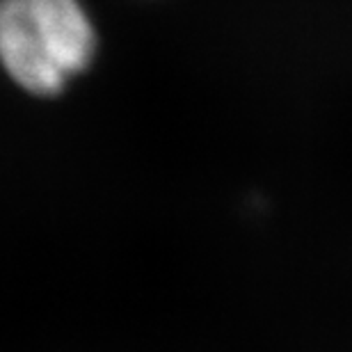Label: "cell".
<instances>
[{"instance_id": "6da1fadb", "label": "cell", "mask_w": 352, "mask_h": 352, "mask_svg": "<svg viewBox=\"0 0 352 352\" xmlns=\"http://www.w3.org/2000/svg\"><path fill=\"white\" fill-rule=\"evenodd\" d=\"M80 0H0V62L32 94H58L94 55Z\"/></svg>"}]
</instances>
